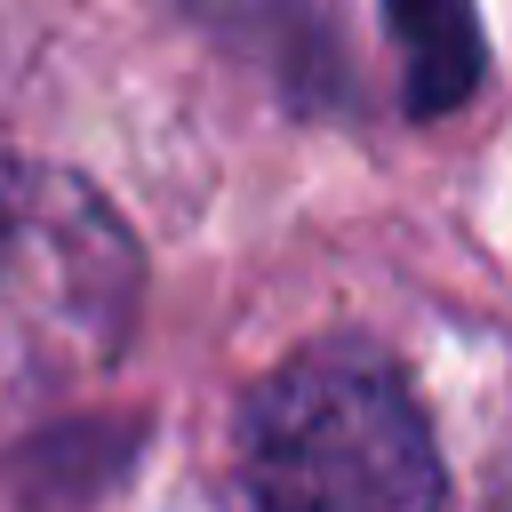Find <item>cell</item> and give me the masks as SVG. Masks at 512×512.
<instances>
[{
  "label": "cell",
  "mask_w": 512,
  "mask_h": 512,
  "mask_svg": "<svg viewBox=\"0 0 512 512\" xmlns=\"http://www.w3.org/2000/svg\"><path fill=\"white\" fill-rule=\"evenodd\" d=\"M256 512H440L448 472L400 360L360 336L304 344L240 408Z\"/></svg>",
  "instance_id": "6da1fadb"
},
{
  "label": "cell",
  "mask_w": 512,
  "mask_h": 512,
  "mask_svg": "<svg viewBox=\"0 0 512 512\" xmlns=\"http://www.w3.org/2000/svg\"><path fill=\"white\" fill-rule=\"evenodd\" d=\"M384 32L408 48V112L432 120L480 80V24L464 8H384Z\"/></svg>",
  "instance_id": "7a4b0ae2"
}]
</instances>
